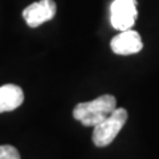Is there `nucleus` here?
<instances>
[{
	"label": "nucleus",
	"mask_w": 159,
	"mask_h": 159,
	"mask_svg": "<svg viewBox=\"0 0 159 159\" xmlns=\"http://www.w3.org/2000/svg\"><path fill=\"white\" fill-rule=\"evenodd\" d=\"M117 109V99L111 94H103L89 102H80L73 109V117L84 126H96Z\"/></svg>",
	"instance_id": "nucleus-1"
},
{
	"label": "nucleus",
	"mask_w": 159,
	"mask_h": 159,
	"mask_svg": "<svg viewBox=\"0 0 159 159\" xmlns=\"http://www.w3.org/2000/svg\"><path fill=\"white\" fill-rule=\"evenodd\" d=\"M126 109L117 107L110 116L105 118L101 123L94 126L93 130V143L97 147H105L116 139L118 133L122 130L127 121Z\"/></svg>",
	"instance_id": "nucleus-2"
},
{
	"label": "nucleus",
	"mask_w": 159,
	"mask_h": 159,
	"mask_svg": "<svg viewBox=\"0 0 159 159\" xmlns=\"http://www.w3.org/2000/svg\"><path fill=\"white\" fill-rule=\"evenodd\" d=\"M135 0H114L110 6V23L117 31L131 29L137 19Z\"/></svg>",
	"instance_id": "nucleus-3"
},
{
	"label": "nucleus",
	"mask_w": 159,
	"mask_h": 159,
	"mask_svg": "<svg viewBox=\"0 0 159 159\" xmlns=\"http://www.w3.org/2000/svg\"><path fill=\"white\" fill-rule=\"evenodd\" d=\"M56 15V3L53 0H39L23 11V17L31 28H37Z\"/></svg>",
	"instance_id": "nucleus-4"
},
{
	"label": "nucleus",
	"mask_w": 159,
	"mask_h": 159,
	"mask_svg": "<svg viewBox=\"0 0 159 159\" xmlns=\"http://www.w3.org/2000/svg\"><path fill=\"white\" fill-rule=\"evenodd\" d=\"M111 51L116 54H122V56H127V54H134L142 51L143 43L139 33L133 29H127V31H122L114 36L110 43Z\"/></svg>",
	"instance_id": "nucleus-5"
},
{
	"label": "nucleus",
	"mask_w": 159,
	"mask_h": 159,
	"mask_svg": "<svg viewBox=\"0 0 159 159\" xmlns=\"http://www.w3.org/2000/svg\"><path fill=\"white\" fill-rule=\"evenodd\" d=\"M23 102L24 92L20 86L13 85V84L0 86V113L12 111L21 106Z\"/></svg>",
	"instance_id": "nucleus-6"
},
{
	"label": "nucleus",
	"mask_w": 159,
	"mask_h": 159,
	"mask_svg": "<svg viewBox=\"0 0 159 159\" xmlns=\"http://www.w3.org/2000/svg\"><path fill=\"white\" fill-rule=\"evenodd\" d=\"M0 159H21L20 154L16 150V147L11 145H3L0 146Z\"/></svg>",
	"instance_id": "nucleus-7"
}]
</instances>
